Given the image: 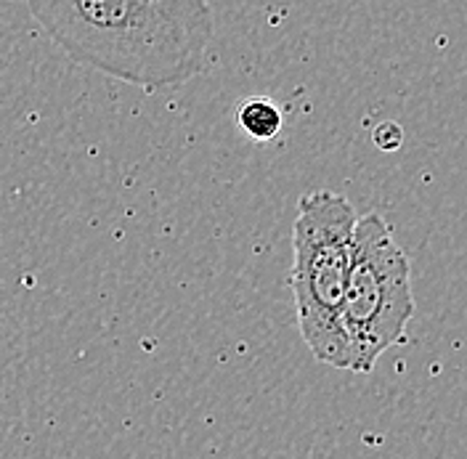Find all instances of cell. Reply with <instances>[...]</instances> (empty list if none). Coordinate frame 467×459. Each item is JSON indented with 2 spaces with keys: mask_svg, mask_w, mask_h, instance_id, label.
Wrapping results in <instances>:
<instances>
[{
  "mask_svg": "<svg viewBox=\"0 0 467 459\" xmlns=\"http://www.w3.org/2000/svg\"><path fill=\"white\" fill-rule=\"evenodd\" d=\"M27 5L72 61L144 90L194 80L215 35L210 0H27Z\"/></svg>",
  "mask_w": 467,
  "mask_h": 459,
  "instance_id": "1",
  "label": "cell"
},
{
  "mask_svg": "<svg viewBox=\"0 0 467 459\" xmlns=\"http://www.w3.org/2000/svg\"><path fill=\"white\" fill-rule=\"evenodd\" d=\"M358 213L346 194L317 189L297 202L292 226L290 287L300 338L314 359L348 370L343 300L356 250Z\"/></svg>",
  "mask_w": 467,
  "mask_h": 459,
  "instance_id": "2",
  "label": "cell"
},
{
  "mask_svg": "<svg viewBox=\"0 0 467 459\" xmlns=\"http://www.w3.org/2000/svg\"><path fill=\"white\" fill-rule=\"evenodd\" d=\"M411 316V263L404 247L379 213L358 215L353 266L343 300L348 372H372L379 356L404 340Z\"/></svg>",
  "mask_w": 467,
  "mask_h": 459,
  "instance_id": "3",
  "label": "cell"
},
{
  "mask_svg": "<svg viewBox=\"0 0 467 459\" xmlns=\"http://www.w3.org/2000/svg\"><path fill=\"white\" fill-rule=\"evenodd\" d=\"M236 125L255 141H274L279 133H282V125H285V117L282 110L265 99V96H253L247 101H242V107L236 110Z\"/></svg>",
  "mask_w": 467,
  "mask_h": 459,
  "instance_id": "4",
  "label": "cell"
},
{
  "mask_svg": "<svg viewBox=\"0 0 467 459\" xmlns=\"http://www.w3.org/2000/svg\"><path fill=\"white\" fill-rule=\"evenodd\" d=\"M372 141H375L379 151H396V149H401V144H404V130H401L399 122L382 120L379 125H375V130H372Z\"/></svg>",
  "mask_w": 467,
  "mask_h": 459,
  "instance_id": "5",
  "label": "cell"
}]
</instances>
